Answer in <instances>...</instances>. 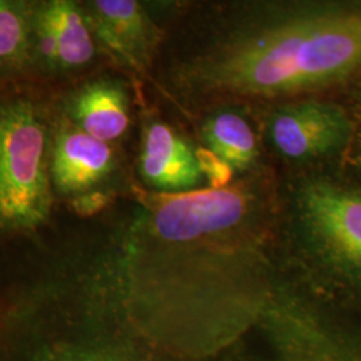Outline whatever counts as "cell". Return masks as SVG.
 Returning a JSON list of instances; mask_svg holds the SVG:
<instances>
[{
	"label": "cell",
	"mask_w": 361,
	"mask_h": 361,
	"mask_svg": "<svg viewBox=\"0 0 361 361\" xmlns=\"http://www.w3.org/2000/svg\"><path fill=\"white\" fill-rule=\"evenodd\" d=\"M46 133L30 104L0 106V226L34 229L51 210Z\"/></svg>",
	"instance_id": "obj_2"
},
{
	"label": "cell",
	"mask_w": 361,
	"mask_h": 361,
	"mask_svg": "<svg viewBox=\"0 0 361 361\" xmlns=\"http://www.w3.org/2000/svg\"><path fill=\"white\" fill-rule=\"evenodd\" d=\"M207 90L274 97L361 73V4L305 6L252 27L194 66Z\"/></svg>",
	"instance_id": "obj_1"
},
{
	"label": "cell",
	"mask_w": 361,
	"mask_h": 361,
	"mask_svg": "<svg viewBox=\"0 0 361 361\" xmlns=\"http://www.w3.org/2000/svg\"><path fill=\"white\" fill-rule=\"evenodd\" d=\"M247 210L245 194L234 188L166 193L154 213L155 232L168 241H192L235 226Z\"/></svg>",
	"instance_id": "obj_3"
},
{
	"label": "cell",
	"mask_w": 361,
	"mask_h": 361,
	"mask_svg": "<svg viewBox=\"0 0 361 361\" xmlns=\"http://www.w3.org/2000/svg\"><path fill=\"white\" fill-rule=\"evenodd\" d=\"M92 25L106 46L133 65L146 58L150 27L140 3L98 0L92 6Z\"/></svg>",
	"instance_id": "obj_9"
},
{
	"label": "cell",
	"mask_w": 361,
	"mask_h": 361,
	"mask_svg": "<svg viewBox=\"0 0 361 361\" xmlns=\"http://www.w3.org/2000/svg\"><path fill=\"white\" fill-rule=\"evenodd\" d=\"M74 116L79 129L106 143L122 137L129 126L123 92L106 82L90 85L78 95Z\"/></svg>",
	"instance_id": "obj_10"
},
{
	"label": "cell",
	"mask_w": 361,
	"mask_h": 361,
	"mask_svg": "<svg viewBox=\"0 0 361 361\" xmlns=\"http://www.w3.org/2000/svg\"><path fill=\"white\" fill-rule=\"evenodd\" d=\"M349 122L345 114L331 104H296L277 111L271 121L274 147L290 159L323 155L345 142Z\"/></svg>",
	"instance_id": "obj_4"
},
{
	"label": "cell",
	"mask_w": 361,
	"mask_h": 361,
	"mask_svg": "<svg viewBox=\"0 0 361 361\" xmlns=\"http://www.w3.org/2000/svg\"><path fill=\"white\" fill-rule=\"evenodd\" d=\"M113 168L109 143L80 129L63 130L55 142L51 173L61 192L75 193L98 183Z\"/></svg>",
	"instance_id": "obj_8"
},
{
	"label": "cell",
	"mask_w": 361,
	"mask_h": 361,
	"mask_svg": "<svg viewBox=\"0 0 361 361\" xmlns=\"http://www.w3.org/2000/svg\"><path fill=\"white\" fill-rule=\"evenodd\" d=\"M301 207L325 244L361 268V197L326 183H313L301 194Z\"/></svg>",
	"instance_id": "obj_5"
},
{
	"label": "cell",
	"mask_w": 361,
	"mask_h": 361,
	"mask_svg": "<svg viewBox=\"0 0 361 361\" xmlns=\"http://www.w3.org/2000/svg\"><path fill=\"white\" fill-rule=\"evenodd\" d=\"M195 157L202 174L209 180L210 188H226L232 178L233 169L210 150H198Z\"/></svg>",
	"instance_id": "obj_13"
},
{
	"label": "cell",
	"mask_w": 361,
	"mask_h": 361,
	"mask_svg": "<svg viewBox=\"0 0 361 361\" xmlns=\"http://www.w3.org/2000/svg\"><path fill=\"white\" fill-rule=\"evenodd\" d=\"M28 47V22L23 4L0 0V65L25 58Z\"/></svg>",
	"instance_id": "obj_12"
},
{
	"label": "cell",
	"mask_w": 361,
	"mask_h": 361,
	"mask_svg": "<svg viewBox=\"0 0 361 361\" xmlns=\"http://www.w3.org/2000/svg\"><path fill=\"white\" fill-rule=\"evenodd\" d=\"M39 47L44 58L65 68L87 65L94 56L90 27L75 3L54 0L38 16Z\"/></svg>",
	"instance_id": "obj_7"
},
{
	"label": "cell",
	"mask_w": 361,
	"mask_h": 361,
	"mask_svg": "<svg viewBox=\"0 0 361 361\" xmlns=\"http://www.w3.org/2000/svg\"><path fill=\"white\" fill-rule=\"evenodd\" d=\"M209 150L235 170L247 169L257 157V143L245 119L232 111H222L207 121L204 130Z\"/></svg>",
	"instance_id": "obj_11"
},
{
	"label": "cell",
	"mask_w": 361,
	"mask_h": 361,
	"mask_svg": "<svg viewBox=\"0 0 361 361\" xmlns=\"http://www.w3.org/2000/svg\"><path fill=\"white\" fill-rule=\"evenodd\" d=\"M140 169L147 183L166 193L193 190L204 176L192 147L161 122L145 131Z\"/></svg>",
	"instance_id": "obj_6"
}]
</instances>
